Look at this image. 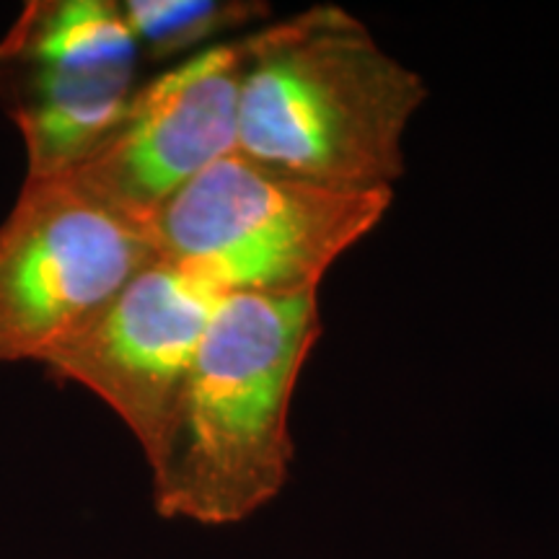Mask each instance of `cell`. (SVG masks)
I'll return each instance as SVG.
<instances>
[{
	"instance_id": "obj_1",
	"label": "cell",
	"mask_w": 559,
	"mask_h": 559,
	"mask_svg": "<svg viewBox=\"0 0 559 559\" xmlns=\"http://www.w3.org/2000/svg\"><path fill=\"white\" fill-rule=\"evenodd\" d=\"M319 334V290L223 296L145 459L160 519L230 526L283 492L296 456L290 402Z\"/></svg>"
},
{
	"instance_id": "obj_2",
	"label": "cell",
	"mask_w": 559,
	"mask_h": 559,
	"mask_svg": "<svg viewBox=\"0 0 559 559\" xmlns=\"http://www.w3.org/2000/svg\"><path fill=\"white\" fill-rule=\"evenodd\" d=\"M425 99L423 75L360 19L313 5L270 24L249 62L236 153L337 190L394 192L404 135Z\"/></svg>"
},
{
	"instance_id": "obj_3",
	"label": "cell",
	"mask_w": 559,
	"mask_h": 559,
	"mask_svg": "<svg viewBox=\"0 0 559 559\" xmlns=\"http://www.w3.org/2000/svg\"><path fill=\"white\" fill-rule=\"evenodd\" d=\"M394 192H358L293 177L241 153L198 174L151 221L158 260L221 293L319 290L345 251L386 215Z\"/></svg>"
},
{
	"instance_id": "obj_4",
	"label": "cell",
	"mask_w": 559,
	"mask_h": 559,
	"mask_svg": "<svg viewBox=\"0 0 559 559\" xmlns=\"http://www.w3.org/2000/svg\"><path fill=\"white\" fill-rule=\"evenodd\" d=\"M140 50L115 0H34L0 39V107L21 132L26 181L73 169L120 120Z\"/></svg>"
},
{
	"instance_id": "obj_5",
	"label": "cell",
	"mask_w": 559,
	"mask_h": 559,
	"mask_svg": "<svg viewBox=\"0 0 559 559\" xmlns=\"http://www.w3.org/2000/svg\"><path fill=\"white\" fill-rule=\"evenodd\" d=\"M267 29L221 41L138 83L115 128L60 179L145 236L181 187L236 151L241 83Z\"/></svg>"
},
{
	"instance_id": "obj_6",
	"label": "cell",
	"mask_w": 559,
	"mask_h": 559,
	"mask_svg": "<svg viewBox=\"0 0 559 559\" xmlns=\"http://www.w3.org/2000/svg\"><path fill=\"white\" fill-rule=\"evenodd\" d=\"M156 260L140 230L66 179H24L0 223V366L41 362Z\"/></svg>"
},
{
	"instance_id": "obj_7",
	"label": "cell",
	"mask_w": 559,
	"mask_h": 559,
	"mask_svg": "<svg viewBox=\"0 0 559 559\" xmlns=\"http://www.w3.org/2000/svg\"><path fill=\"white\" fill-rule=\"evenodd\" d=\"M223 296L194 272L156 260L41 362L99 396L151 459Z\"/></svg>"
},
{
	"instance_id": "obj_8",
	"label": "cell",
	"mask_w": 559,
	"mask_h": 559,
	"mask_svg": "<svg viewBox=\"0 0 559 559\" xmlns=\"http://www.w3.org/2000/svg\"><path fill=\"white\" fill-rule=\"evenodd\" d=\"M120 9L140 55L153 62H179L272 19L262 0H124Z\"/></svg>"
}]
</instances>
